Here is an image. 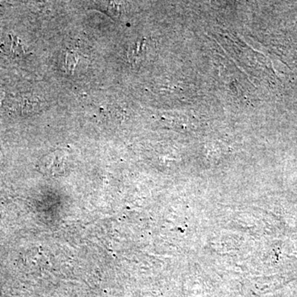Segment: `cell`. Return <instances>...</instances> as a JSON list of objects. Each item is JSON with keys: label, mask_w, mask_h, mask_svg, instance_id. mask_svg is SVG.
I'll return each instance as SVG.
<instances>
[{"label": "cell", "mask_w": 297, "mask_h": 297, "mask_svg": "<svg viewBox=\"0 0 297 297\" xmlns=\"http://www.w3.org/2000/svg\"><path fill=\"white\" fill-rule=\"evenodd\" d=\"M100 7L102 8L103 10H106V13H108L111 16H118L119 6L115 5L113 2H103L99 3Z\"/></svg>", "instance_id": "cell-1"}]
</instances>
